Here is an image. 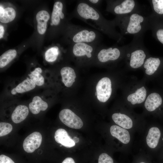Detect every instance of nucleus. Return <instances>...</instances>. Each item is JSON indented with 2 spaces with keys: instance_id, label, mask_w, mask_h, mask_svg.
Here are the masks:
<instances>
[{
  "instance_id": "obj_7",
  "label": "nucleus",
  "mask_w": 163,
  "mask_h": 163,
  "mask_svg": "<svg viewBox=\"0 0 163 163\" xmlns=\"http://www.w3.org/2000/svg\"><path fill=\"white\" fill-rule=\"evenodd\" d=\"M111 83L108 78L105 77L100 79L96 86V93L97 99L105 102L110 98L112 93Z\"/></svg>"
},
{
  "instance_id": "obj_8",
  "label": "nucleus",
  "mask_w": 163,
  "mask_h": 163,
  "mask_svg": "<svg viewBox=\"0 0 163 163\" xmlns=\"http://www.w3.org/2000/svg\"><path fill=\"white\" fill-rule=\"evenodd\" d=\"M41 133L34 132L28 136L24 140L23 146L24 149L27 153H31L40 146L42 141Z\"/></svg>"
},
{
  "instance_id": "obj_17",
  "label": "nucleus",
  "mask_w": 163,
  "mask_h": 163,
  "mask_svg": "<svg viewBox=\"0 0 163 163\" xmlns=\"http://www.w3.org/2000/svg\"><path fill=\"white\" fill-rule=\"evenodd\" d=\"M48 107L47 103L38 96L34 97L32 102L29 105L30 110L33 114H38L41 111L45 110Z\"/></svg>"
},
{
  "instance_id": "obj_33",
  "label": "nucleus",
  "mask_w": 163,
  "mask_h": 163,
  "mask_svg": "<svg viewBox=\"0 0 163 163\" xmlns=\"http://www.w3.org/2000/svg\"><path fill=\"white\" fill-rule=\"evenodd\" d=\"M156 36L158 40L163 44V29H160L157 31Z\"/></svg>"
},
{
  "instance_id": "obj_36",
  "label": "nucleus",
  "mask_w": 163,
  "mask_h": 163,
  "mask_svg": "<svg viewBox=\"0 0 163 163\" xmlns=\"http://www.w3.org/2000/svg\"><path fill=\"white\" fill-rule=\"evenodd\" d=\"M72 139H73L75 143L78 142L79 141V138L76 137H74Z\"/></svg>"
},
{
  "instance_id": "obj_23",
  "label": "nucleus",
  "mask_w": 163,
  "mask_h": 163,
  "mask_svg": "<svg viewBox=\"0 0 163 163\" xmlns=\"http://www.w3.org/2000/svg\"><path fill=\"white\" fill-rule=\"evenodd\" d=\"M160 63L159 58L151 57L147 59L144 65L146 74L149 75L153 74L157 70Z\"/></svg>"
},
{
  "instance_id": "obj_32",
  "label": "nucleus",
  "mask_w": 163,
  "mask_h": 163,
  "mask_svg": "<svg viewBox=\"0 0 163 163\" xmlns=\"http://www.w3.org/2000/svg\"><path fill=\"white\" fill-rule=\"evenodd\" d=\"M85 1L90 5L97 8L102 2V1L100 0H87Z\"/></svg>"
},
{
  "instance_id": "obj_30",
  "label": "nucleus",
  "mask_w": 163,
  "mask_h": 163,
  "mask_svg": "<svg viewBox=\"0 0 163 163\" xmlns=\"http://www.w3.org/2000/svg\"><path fill=\"white\" fill-rule=\"evenodd\" d=\"M98 163H113L112 158L105 153L101 154L99 157Z\"/></svg>"
},
{
  "instance_id": "obj_21",
  "label": "nucleus",
  "mask_w": 163,
  "mask_h": 163,
  "mask_svg": "<svg viewBox=\"0 0 163 163\" xmlns=\"http://www.w3.org/2000/svg\"><path fill=\"white\" fill-rule=\"evenodd\" d=\"M112 119L117 124L125 129L131 128L133 125L131 119L126 115L121 113H114L112 115Z\"/></svg>"
},
{
  "instance_id": "obj_28",
  "label": "nucleus",
  "mask_w": 163,
  "mask_h": 163,
  "mask_svg": "<svg viewBox=\"0 0 163 163\" xmlns=\"http://www.w3.org/2000/svg\"><path fill=\"white\" fill-rule=\"evenodd\" d=\"M12 126L10 123L1 122L0 123V136H5L10 133L12 129Z\"/></svg>"
},
{
  "instance_id": "obj_31",
  "label": "nucleus",
  "mask_w": 163,
  "mask_h": 163,
  "mask_svg": "<svg viewBox=\"0 0 163 163\" xmlns=\"http://www.w3.org/2000/svg\"><path fill=\"white\" fill-rule=\"evenodd\" d=\"M0 163H15L9 157L4 155H0Z\"/></svg>"
},
{
  "instance_id": "obj_10",
  "label": "nucleus",
  "mask_w": 163,
  "mask_h": 163,
  "mask_svg": "<svg viewBox=\"0 0 163 163\" xmlns=\"http://www.w3.org/2000/svg\"><path fill=\"white\" fill-rule=\"evenodd\" d=\"M54 138L56 141L67 148H71L75 146V143L68 134L67 131L63 129H57L55 132Z\"/></svg>"
},
{
  "instance_id": "obj_1",
  "label": "nucleus",
  "mask_w": 163,
  "mask_h": 163,
  "mask_svg": "<svg viewBox=\"0 0 163 163\" xmlns=\"http://www.w3.org/2000/svg\"><path fill=\"white\" fill-rule=\"evenodd\" d=\"M74 17L79 19L97 31L115 39L119 35L115 30L114 23L107 20L97 8L85 0L78 1L73 13Z\"/></svg>"
},
{
  "instance_id": "obj_39",
  "label": "nucleus",
  "mask_w": 163,
  "mask_h": 163,
  "mask_svg": "<svg viewBox=\"0 0 163 163\" xmlns=\"http://www.w3.org/2000/svg\"></svg>"
},
{
  "instance_id": "obj_20",
  "label": "nucleus",
  "mask_w": 163,
  "mask_h": 163,
  "mask_svg": "<svg viewBox=\"0 0 163 163\" xmlns=\"http://www.w3.org/2000/svg\"><path fill=\"white\" fill-rule=\"evenodd\" d=\"M145 57L146 55L142 50H135L131 54L130 66L134 69L140 67L143 64Z\"/></svg>"
},
{
  "instance_id": "obj_19",
  "label": "nucleus",
  "mask_w": 163,
  "mask_h": 163,
  "mask_svg": "<svg viewBox=\"0 0 163 163\" xmlns=\"http://www.w3.org/2000/svg\"><path fill=\"white\" fill-rule=\"evenodd\" d=\"M161 136V132L157 127H151L149 130L146 140L149 147L153 149L157 145Z\"/></svg>"
},
{
  "instance_id": "obj_24",
  "label": "nucleus",
  "mask_w": 163,
  "mask_h": 163,
  "mask_svg": "<svg viewBox=\"0 0 163 163\" xmlns=\"http://www.w3.org/2000/svg\"><path fill=\"white\" fill-rule=\"evenodd\" d=\"M16 13L15 10L11 7H7L4 9L0 6V21L7 23L13 21L15 18Z\"/></svg>"
},
{
  "instance_id": "obj_16",
  "label": "nucleus",
  "mask_w": 163,
  "mask_h": 163,
  "mask_svg": "<svg viewBox=\"0 0 163 163\" xmlns=\"http://www.w3.org/2000/svg\"><path fill=\"white\" fill-rule=\"evenodd\" d=\"M36 85L32 79L29 77L27 78L13 88L11 93L13 95H15L17 93H23L34 89Z\"/></svg>"
},
{
  "instance_id": "obj_38",
  "label": "nucleus",
  "mask_w": 163,
  "mask_h": 163,
  "mask_svg": "<svg viewBox=\"0 0 163 163\" xmlns=\"http://www.w3.org/2000/svg\"><path fill=\"white\" fill-rule=\"evenodd\" d=\"M140 163H145L144 162H140Z\"/></svg>"
},
{
  "instance_id": "obj_2",
  "label": "nucleus",
  "mask_w": 163,
  "mask_h": 163,
  "mask_svg": "<svg viewBox=\"0 0 163 163\" xmlns=\"http://www.w3.org/2000/svg\"><path fill=\"white\" fill-rule=\"evenodd\" d=\"M67 37L71 45L78 43L100 44L101 34L96 30L75 24L68 26Z\"/></svg>"
},
{
  "instance_id": "obj_34",
  "label": "nucleus",
  "mask_w": 163,
  "mask_h": 163,
  "mask_svg": "<svg viewBox=\"0 0 163 163\" xmlns=\"http://www.w3.org/2000/svg\"><path fill=\"white\" fill-rule=\"evenodd\" d=\"M62 163H75V162L72 158L67 157L63 160Z\"/></svg>"
},
{
  "instance_id": "obj_3",
  "label": "nucleus",
  "mask_w": 163,
  "mask_h": 163,
  "mask_svg": "<svg viewBox=\"0 0 163 163\" xmlns=\"http://www.w3.org/2000/svg\"><path fill=\"white\" fill-rule=\"evenodd\" d=\"M100 44L81 43L71 45L70 50L74 57L78 58L91 59Z\"/></svg>"
},
{
  "instance_id": "obj_13",
  "label": "nucleus",
  "mask_w": 163,
  "mask_h": 163,
  "mask_svg": "<svg viewBox=\"0 0 163 163\" xmlns=\"http://www.w3.org/2000/svg\"><path fill=\"white\" fill-rule=\"evenodd\" d=\"M111 135L124 144H128L130 140V134L126 129L117 125L111 126L110 129Z\"/></svg>"
},
{
  "instance_id": "obj_37",
  "label": "nucleus",
  "mask_w": 163,
  "mask_h": 163,
  "mask_svg": "<svg viewBox=\"0 0 163 163\" xmlns=\"http://www.w3.org/2000/svg\"><path fill=\"white\" fill-rule=\"evenodd\" d=\"M62 145L61 144V145H60V146L61 147V146H62Z\"/></svg>"
},
{
  "instance_id": "obj_22",
  "label": "nucleus",
  "mask_w": 163,
  "mask_h": 163,
  "mask_svg": "<svg viewBox=\"0 0 163 163\" xmlns=\"http://www.w3.org/2000/svg\"><path fill=\"white\" fill-rule=\"evenodd\" d=\"M146 96V91L144 86L138 89L136 92L129 94L127 100L133 105L140 104L145 101Z\"/></svg>"
},
{
  "instance_id": "obj_18",
  "label": "nucleus",
  "mask_w": 163,
  "mask_h": 163,
  "mask_svg": "<svg viewBox=\"0 0 163 163\" xmlns=\"http://www.w3.org/2000/svg\"><path fill=\"white\" fill-rule=\"evenodd\" d=\"M28 107L24 105H20L15 108L11 115V119L15 123H19L24 120L28 115Z\"/></svg>"
},
{
  "instance_id": "obj_4",
  "label": "nucleus",
  "mask_w": 163,
  "mask_h": 163,
  "mask_svg": "<svg viewBox=\"0 0 163 163\" xmlns=\"http://www.w3.org/2000/svg\"><path fill=\"white\" fill-rule=\"evenodd\" d=\"M95 55L98 62L104 63L117 59L120 56V51L117 47L107 48L100 44L97 48Z\"/></svg>"
},
{
  "instance_id": "obj_29",
  "label": "nucleus",
  "mask_w": 163,
  "mask_h": 163,
  "mask_svg": "<svg viewBox=\"0 0 163 163\" xmlns=\"http://www.w3.org/2000/svg\"><path fill=\"white\" fill-rule=\"evenodd\" d=\"M152 2L155 12L160 14H163V0H152Z\"/></svg>"
},
{
  "instance_id": "obj_14",
  "label": "nucleus",
  "mask_w": 163,
  "mask_h": 163,
  "mask_svg": "<svg viewBox=\"0 0 163 163\" xmlns=\"http://www.w3.org/2000/svg\"><path fill=\"white\" fill-rule=\"evenodd\" d=\"M60 74L62 81L64 85L67 87L71 86L76 77L74 69L69 66L64 67L60 70Z\"/></svg>"
},
{
  "instance_id": "obj_26",
  "label": "nucleus",
  "mask_w": 163,
  "mask_h": 163,
  "mask_svg": "<svg viewBox=\"0 0 163 163\" xmlns=\"http://www.w3.org/2000/svg\"><path fill=\"white\" fill-rule=\"evenodd\" d=\"M42 72V69L40 68L37 67L30 72L28 74L29 78L32 79L37 86H42L45 83L44 78L41 74Z\"/></svg>"
},
{
  "instance_id": "obj_15",
  "label": "nucleus",
  "mask_w": 163,
  "mask_h": 163,
  "mask_svg": "<svg viewBox=\"0 0 163 163\" xmlns=\"http://www.w3.org/2000/svg\"><path fill=\"white\" fill-rule=\"evenodd\" d=\"M50 18L49 14L45 10L40 11L37 13L36 15L37 28L39 34L42 35L45 33L47 28V22Z\"/></svg>"
},
{
  "instance_id": "obj_11",
  "label": "nucleus",
  "mask_w": 163,
  "mask_h": 163,
  "mask_svg": "<svg viewBox=\"0 0 163 163\" xmlns=\"http://www.w3.org/2000/svg\"><path fill=\"white\" fill-rule=\"evenodd\" d=\"M144 18L137 13L132 14L130 16L126 30L130 34H134L139 32L142 29L140 24L143 22Z\"/></svg>"
},
{
  "instance_id": "obj_6",
  "label": "nucleus",
  "mask_w": 163,
  "mask_h": 163,
  "mask_svg": "<svg viewBox=\"0 0 163 163\" xmlns=\"http://www.w3.org/2000/svg\"><path fill=\"white\" fill-rule=\"evenodd\" d=\"M107 3V10L118 15L130 12L135 6V2L133 0H126L120 3L108 1Z\"/></svg>"
},
{
  "instance_id": "obj_5",
  "label": "nucleus",
  "mask_w": 163,
  "mask_h": 163,
  "mask_svg": "<svg viewBox=\"0 0 163 163\" xmlns=\"http://www.w3.org/2000/svg\"><path fill=\"white\" fill-rule=\"evenodd\" d=\"M59 117L63 123L70 128L79 129L83 126L81 118L70 109H65L61 110L59 113Z\"/></svg>"
},
{
  "instance_id": "obj_35",
  "label": "nucleus",
  "mask_w": 163,
  "mask_h": 163,
  "mask_svg": "<svg viewBox=\"0 0 163 163\" xmlns=\"http://www.w3.org/2000/svg\"><path fill=\"white\" fill-rule=\"evenodd\" d=\"M4 33V27L3 26L0 25V39L3 38Z\"/></svg>"
},
{
  "instance_id": "obj_12",
  "label": "nucleus",
  "mask_w": 163,
  "mask_h": 163,
  "mask_svg": "<svg viewBox=\"0 0 163 163\" xmlns=\"http://www.w3.org/2000/svg\"><path fill=\"white\" fill-rule=\"evenodd\" d=\"M163 99L161 96L158 93L154 92L147 97L144 104L145 108L149 111L155 110L161 105Z\"/></svg>"
},
{
  "instance_id": "obj_27",
  "label": "nucleus",
  "mask_w": 163,
  "mask_h": 163,
  "mask_svg": "<svg viewBox=\"0 0 163 163\" xmlns=\"http://www.w3.org/2000/svg\"><path fill=\"white\" fill-rule=\"evenodd\" d=\"M60 49L58 46H55L47 50L45 54V59L49 62L55 61L60 54Z\"/></svg>"
},
{
  "instance_id": "obj_9",
  "label": "nucleus",
  "mask_w": 163,
  "mask_h": 163,
  "mask_svg": "<svg viewBox=\"0 0 163 163\" xmlns=\"http://www.w3.org/2000/svg\"><path fill=\"white\" fill-rule=\"evenodd\" d=\"M64 5L62 1H57L54 3L52 13L51 25L55 27L60 26L66 19Z\"/></svg>"
},
{
  "instance_id": "obj_25",
  "label": "nucleus",
  "mask_w": 163,
  "mask_h": 163,
  "mask_svg": "<svg viewBox=\"0 0 163 163\" xmlns=\"http://www.w3.org/2000/svg\"><path fill=\"white\" fill-rule=\"evenodd\" d=\"M16 51L14 49H10L2 54L0 57V67L2 68L11 61L16 56Z\"/></svg>"
}]
</instances>
